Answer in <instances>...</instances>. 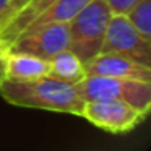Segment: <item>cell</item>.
<instances>
[{"label":"cell","mask_w":151,"mask_h":151,"mask_svg":"<svg viewBox=\"0 0 151 151\" xmlns=\"http://www.w3.org/2000/svg\"><path fill=\"white\" fill-rule=\"evenodd\" d=\"M0 96L12 106L26 109L60 112V114H81L83 101L75 85L60 81L52 76H39L34 80H2Z\"/></svg>","instance_id":"cell-1"},{"label":"cell","mask_w":151,"mask_h":151,"mask_svg":"<svg viewBox=\"0 0 151 151\" xmlns=\"http://www.w3.org/2000/svg\"><path fill=\"white\" fill-rule=\"evenodd\" d=\"M111 17L112 15L104 0H91L68 23V49L76 54L83 63H88L101 52Z\"/></svg>","instance_id":"cell-2"},{"label":"cell","mask_w":151,"mask_h":151,"mask_svg":"<svg viewBox=\"0 0 151 151\" xmlns=\"http://www.w3.org/2000/svg\"><path fill=\"white\" fill-rule=\"evenodd\" d=\"M76 91L83 101H124L143 112L151 109V83L140 80L85 76L76 83Z\"/></svg>","instance_id":"cell-3"},{"label":"cell","mask_w":151,"mask_h":151,"mask_svg":"<svg viewBox=\"0 0 151 151\" xmlns=\"http://www.w3.org/2000/svg\"><path fill=\"white\" fill-rule=\"evenodd\" d=\"M146 115L124 101H86L80 117L107 133L122 135L137 128Z\"/></svg>","instance_id":"cell-4"},{"label":"cell","mask_w":151,"mask_h":151,"mask_svg":"<svg viewBox=\"0 0 151 151\" xmlns=\"http://www.w3.org/2000/svg\"><path fill=\"white\" fill-rule=\"evenodd\" d=\"M101 52L124 55L141 65L151 67V39L141 36L130 24L127 17H119V15L111 17Z\"/></svg>","instance_id":"cell-5"},{"label":"cell","mask_w":151,"mask_h":151,"mask_svg":"<svg viewBox=\"0 0 151 151\" xmlns=\"http://www.w3.org/2000/svg\"><path fill=\"white\" fill-rule=\"evenodd\" d=\"M70 34L67 23H47L41 26L26 28L8 49L26 52L39 59L50 60L55 54L68 49Z\"/></svg>","instance_id":"cell-6"},{"label":"cell","mask_w":151,"mask_h":151,"mask_svg":"<svg viewBox=\"0 0 151 151\" xmlns=\"http://www.w3.org/2000/svg\"><path fill=\"white\" fill-rule=\"evenodd\" d=\"M85 72L86 76H107L151 83V67L141 65L128 57L117 54H98L88 63H85Z\"/></svg>","instance_id":"cell-7"},{"label":"cell","mask_w":151,"mask_h":151,"mask_svg":"<svg viewBox=\"0 0 151 151\" xmlns=\"http://www.w3.org/2000/svg\"><path fill=\"white\" fill-rule=\"evenodd\" d=\"M49 72V60L39 59L26 52L7 50L4 60V80H34L46 76Z\"/></svg>","instance_id":"cell-8"},{"label":"cell","mask_w":151,"mask_h":151,"mask_svg":"<svg viewBox=\"0 0 151 151\" xmlns=\"http://www.w3.org/2000/svg\"><path fill=\"white\" fill-rule=\"evenodd\" d=\"M57 0H31L29 4L20 12L15 18H12L2 29H0V42L5 49L10 47V44L39 17L42 12H46Z\"/></svg>","instance_id":"cell-9"},{"label":"cell","mask_w":151,"mask_h":151,"mask_svg":"<svg viewBox=\"0 0 151 151\" xmlns=\"http://www.w3.org/2000/svg\"><path fill=\"white\" fill-rule=\"evenodd\" d=\"M47 76H52V78L70 83V85H76L86 76L85 63L78 59L76 54H73L70 49H65L55 54L49 60Z\"/></svg>","instance_id":"cell-10"},{"label":"cell","mask_w":151,"mask_h":151,"mask_svg":"<svg viewBox=\"0 0 151 151\" xmlns=\"http://www.w3.org/2000/svg\"><path fill=\"white\" fill-rule=\"evenodd\" d=\"M91 0H57L46 12L39 15L28 28L41 26L47 23H67L68 24Z\"/></svg>","instance_id":"cell-11"},{"label":"cell","mask_w":151,"mask_h":151,"mask_svg":"<svg viewBox=\"0 0 151 151\" xmlns=\"http://www.w3.org/2000/svg\"><path fill=\"white\" fill-rule=\"evenodd\" d=\"M125 17L141 36L151 39V0H140Z\"/></svg>","instance_id":"cell-12"},{"label":"cell","mask_w":151,"mask_h":151,"mask_svg":"<svg viewBox=\"0 0 151 151\" xmlns=\"http://www.w3.org/2000/svg\"><path fill=\"white\" fill-rule=\"evenodd\" d=\"M138 2L140 0H104L111 15H119V17H125Z\"/></svg>","instance_id":"cell-13"},{"label":"cell","mask_w":151,"mask_h":151,"mask_svg":"<svg viewBox=\"0 0 151 151\" xmlns=\"http://www.w3.org/2000/svg\"><path fill=\"white\" fill-rule=\"evenodd\" d=\"M31 0H8V8H7V23L15 18L28 4H29ZM5 23V24H7Z\"/></svg>","instance_id":"cell-14"},{"label":"cell","mask_w":151,"mask_h":151,"mask_svg":"<svg viewBox=\"0 0 151 151\" xmlns=\"http://www.w3.org/2000/svg\"><path fill=\"white\" fill-rule=\"evenodd\" d=\"M7 8H8V0H0V29L7 23Z\"/></svg>","instance_id":"cell-15"},{"label":"cell","mask_w":151,"mask_h":151,"mask_svg":"<svg viewBox=\"0 0 151 151\" xmlns=\"http://www.w3.org/2000/svg\"><path fill=\"white\" fill-rule=\"evenodd\" d=\"M7 50L4 47V44L0 42V68H4V60H5V55H7Z\"/></svg>","instance_id":"cell-16"},{"label":"cell","mask_w":151,"mask_h":151,"mask_svg":"<svg viewBox=\"0 0 151 151\" xmlns=\"http://www.w3.org/2000/svg\"><path fill=\"white\" fill-rule=\"evenodd\" d=\"M2 80H4V68H0V83H2Z\"/></svg>","instance_id":"cell-17"}]
</instances>
